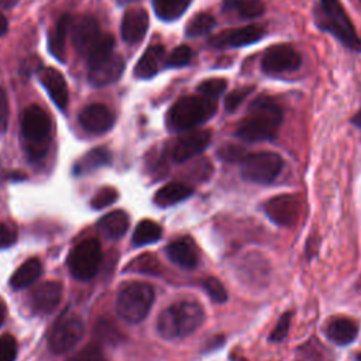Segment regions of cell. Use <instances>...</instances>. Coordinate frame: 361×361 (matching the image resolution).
<instances>
[{
  "instance_id": "1",
  "label": "cell",
  "mask_w": 361,
  "mask_h": 361,
  "mask_svg": "<svg viewBox=\"0 0 361 361\" xmlns=\"http://www.w3.org/2000/svg\"><path fill=\"white\" fill-rule=\"evenodd\" d=\"M282 123L279 106L268 96L257 97L237 127V135L248 142L274 140Z\"/></svg>"
},
{
  "instance_id": "2",
  "label": "cell",
  "mask_w": 361,
  "mask_h": 361,
  "mask_svg": "<svg viewBox=\"0 0 361 361\" xmlns=\"http://www.w3.org/2000/svg\"><path fill=\"white\" fill-rule=\"evenodd\" d=\"M204 320L203 307L193 300H180L164 309L157 320L158 333L164 338H183L197 330Z\"/></svg>"
},
{
  "instance_id": "3",
  "label": "cell",
  "mask_w": 361,
  "mask_h": 361,
  "mask_svg": "<svg viewBox=\"0 0 361 361\" xmlns=\"http://www.w3.org/2000/svg\"><path fill=\"white\" fill-rule=\"evenodd\" d=\"M216 99L199 94L176 100L166 113V126L171 131H189L207 121L216 113Z\"/></svg>"
},
{
  "instance_id": "4",
  "label": "cell",
  "mask_w": 361,
  "mask_h": 361,
  "mask_svg": "<svg viewBox=\"0 0 361 361\" xmlns=\"http://www.w3.org/2000/svg\"><path fill=\"white\" fill-rule=\"evenodd\" d=\"M51 121L48 114L37 104L25 109L21 118V131L27 157L38 161L45 157L49 144Z\"/></svg>"
},
{
  "instance_id": "5",
  "label": "cell",
  "mask_w": 361,
  "mask_h": 361,
  "mask_svg": "<svg viewBox=\"0 0 361 361\" xmlns=\"http://www.w3.org/2000/svg\"><path fill=\"white\" fill-rule=\"evenodd\" d=\"M154 298V288L149 283L130 282L118 292L116 302L117 313L127 323H140L147 317Z\"/></svg>"
},
{
  "instance_id": "6",
  "label": "cell",
  "mask_w": 361,
  "mask_h": 361,
  "mask_svg": "<svg viewBox=\"0 0 361 361\" xmlns=\"http://www.w3.org/2000/svg\"><path fill=\"white\" fill-rule=\"evenodd\" d=\"M320 10L322 16L317 18L319 25L334 34L345 47L360 51L361 41L340 0H320Z\"/></svg>"
},
{
  "instance_id": "7",
  "label": "cell",
  "mask_w": 361,
  "mask_h": 361,
  "mask_svg": "<svg viewBox=\"0 0 361 361\" xmlns=\"http://www.w3.org/2000/svg\"><path fill=\"white\" fill-rule=\"evenodd\" d=\"M85 326L82 317L72 312L65 310L54 323L49 337L48 345L54 354H65L71 351L83 337Z\"/></svg>"
},
{
  "instance_id": "8",
  "label": "cell",
  "mask_w": 361,
  "mask_h": 361,
  "mask_svg": "<svg viewBox=\"0 0 361 361\" xmlns=\"http://www.w3.org/2000/svg\"><path fill=\"white\" fill-rule=\"evenodd\" d=\"M240 164L243 178L259 185H268L274 182L283 166L281 155L269 151L247 154Z\"/></svg>"
},
{
  "instance_id": "9",
  "label": "cell",
  "mask_w": 361,
  "mask_h": 361,
  "mask_svg": "<svg viewBox=\"0 0 361 361\" xmlns=\"http://www.w3.org/2000/svg\"><path fill=\"white\" fill-rule=\"evenodd\" d=\"M102 262L100 243L90 237L78 243L68 258V267L73 278L79 281L92 279L99 271Z\"/></svg>"
},
{
  "instance_id": "10",
  "label": "cell",
  "mask_w": 361,
  "mask_h": 361,
  "mask_svg": "<svg viewBox=\"0 0 361 361\" xmlns=\"http://www.w3.org/2000/svg\"><path fill=\"white\" fill-rule=\"evenodd\" d=\"M300 55L289 44H276L268 48L261 59V68L265 73L278 75L296 71L300 66Z\"/></svg>"
},
{
  "instance_id": "11",
  "label": "cell",
  "mask_w": 361,
  "mask_h": 361,
  "mask_svg": "<svg viewBox=\"0 0 361 361\" xmlns=\"http://www.w3.org/2000/svg\"><path fill=\"white\" fill-rule=\"evenodd\" d=\"M302 209L300 199L295 195H276L264 203V212L268 219L282 227L296 223Z\"/></svg>"
},
{
  "instance_id": "12",
  "label": "cell",
  "mask_w": 361,
  "mask_h": 361,
  "mask_svg": "<svg viewBox=\"0 0 361 361\" xmlns=\"http://www.w3.org/2000/svg\"><path fill=\"white\" fill-rule=\"evenodd\" d=\"M212 133L207 130H189L172 145L171 157L175 162H185L207 148Z\"/></svg>"
},
{
  "instance_id": "13",
  "label": "cell",
  "mask_w": 361,
  "mask_h": 361,
  "mask_svg": "<svg viewBox=\"0 0 361 361\" xmlns=\"http://www.w3.org/2000/svg\"><path fill=\"white\" fill-rule=\"evenodd\" d=\"M124 68V59L118 54L113 52L107 58L89 65V83L94 87L111 85L120 79Z\"/></svg>"
},
{
  "instance_id": "14",
  "label": "cell",
  "mask_w": 361,
  "mask_h": 361,
  "mask_svg": "<svg viewBox=\"0 0 361 361\" xmlns=\"http://www.w3.org/2000/svg\"><path fill=\"white\" fill-rule=\"evenodd\" d=\"M100 35L99 23L92 16H80L72 21V41L79 54L87 56Z\"/></svg>"
},
{
  "instance_id": "15",
  "label": "cell",
  "mask_w": 361,
  "mask_h": 361,
  "mask_svg": "<svg viewBox=\"0 0 361 361\" xmlns=\"http://www.w3.org/2000/svg\"><path fill=\"white\" fill-rule=\"evenodd\" d=\"M79 124L92 134H103L114 124V114L100 103L89 104L79 113Z\"/></svg>"
},
{
  "instance_id": "16",
  "label": "cell",
  "mask_w": 361,
  "mask_h": 361,
  "mask_svg": "<svg viewBox=\"0 0 361 361\" xmlns=\"http://www.w3.org/2000/svg\"><path fill=\"white\" fill-rule=\"evenodd\" d=\"M62 299V285L56 281L39 283L31 293V307L35 313L48 314L54 312Z\"/></svg>"
},
{
  "instance_id": "17",
  "label": "cell",
  "mask_w": 361,
  "mask_h": 361,
  "mask_svg": "<svg viewBox=\"0 0 361 361\" xmlns=\"http://www.w3.org/2000/svg\"><path fill=\"white\" fill-rule=\"evenodd\" d=\"M149 25V18L142 8H130L121 20V37L127 44H137L144 39Z\"/></svg>"
},
{
  "instance_id": "18",
  "label": "cell",
  "mask_w": 361,
  "mask_h": 361,
  "mask_svg": "<svg viewBox=\"0 0 361 361\" xmlns=\"http://www.w3.org/2000/svg\"><path fill=\"white\" fill-rule=\"evenodd\" d=\"M39 82L59 110H66L69 93L63 75L55 68H44L39 72Z\"/></svg>"
},
{
  "instance_id": "19",
  "label": "cell",
  "mask_w": 361,
  "mask_h": 361,
  "mask_svg": "<svg viewBox=\"0 0 361 361\" xmlns=\"http://www.w3.org/2000/svg\"><path fill=\"white\" fill-rule=\"evenodd\" d=\"M265 31L262 27L251 24V25H245V27H240V28H234V30H228L221 32L220 35H217L213 39V44L216 47H244L252 42L259 41L264 37Z\"/></svg>"
},
{
  "instance_id": "20",
  "label": "cell",
  "mask_w": 361,
  "mask_h": 361,
  "mask_svg": "<svg viewBox=\"0 0 361 361\" xmlns=\"http://www.w3.org/2000/svg\"><path fill=\"white\" fill-rule=\"evenodd\" d=\"M166 254L172 262L186 269L195 268L199 261L196 244L190 237H180L172 241L166 247Z\"/></svg>"
},
{
  "instance_id": "21",
  "label": "cell",
  "mask_w": 361,
  "mask_h": 361,
  "mask_svg": "<svg viewBox=\"0 0 361 361\" xmlns=\"http://www.w3.org/2000/svg\"><path fill=\"white\" fill-rule=\"evenodd\" d=\"M327 338L337 345H347L358 336V324L350 317H334L326 326Z\"/></svg>"
},
{
  "instance_id": "22",
  "label": "cell",
  "mask_w": 361,
  "mask_h": 361,
  "mask_svg": "<svg viewBox=\"0 0 361 361\" xmlns=\"http://www.w3.org/2000/svg\"><path fill=\"white\" fill-rule=\"evenodd\" d=\"M165 56V48L161 44L151 45L141 55L134 68V76L138 79H149L159 71Z\"/></svg>"
},
{
  "instance_id": "23",
  "label": "cell",
  "mask_w": 361,
  "mask_h": 361,
  "mask_svg": "<svg viewBox=\"0 0 361 361\" xmlns=\"http://www.w3.org/2000/svg\"><path fill=\"white\" fill-rule=\"evenodd\" d=\"M193 193V189L183 182H169L157 190L154 196L155 204L161 207H168L186 200Z\"/></svg>"
},
{
  "instance_id": "24",
  "label": "cell",
  "mask_w": 361,
  "mask_h": 361,
  "mask_svg": "<svg viewBox=\"0 0 361 361\" xmlns=\"http://www.w3.org/2000/svg\"><path fill=\"white\" fill-rule=\"evenodd\" d=\"M72 25V18L69 14H63L59 17L56 21L55 27L52 28L49 38H48V49L49 52L58 59V61H65V42H66V35L71 30Z\"/></svg>"
},
{
  "instance_id": "25",
  "label": "cell",
  "mask_w": 361,
  "mask_h": 361,
  "mask_svg": "<svg viewBox=\"0 0 361 361\" xmlns=\"http://www.w3.org/2000/svg\"><path fill=\"white\" fill-rule=\"evenodd\" d=\"M128 223L130 219L126 212L113 210L99 220L97 227L107 238L117 240L126 234V231L128 230Z\"/></svg>"
},
{
  "instance_id": "26",
  "label": "cell",
  "mask_w": 361,
  "mask_h": 361,
  "mask_svg": "<svg viewBox=\"0 0 361 361\" xmlns=\"http://www.w3.org/2000/svg\"><path fill=\"white\" fill-rule=\"evenodd\" d=\"M111 162V154L104 147H97L86 152L75 165L73 171L76 175L89 173L94 169H99L102 166H106Z\"/></svg>"
},
{
  "instance_id": "27",
  "label": "cell",
  "mask_w": 361,
  "mask_h": 361,
  "mask_svg": "<svg viewBox=\"0 0 361 361\" xmlns=\"http://www.w3.org/2000/svg\"><path fill=\"white\" fill-rule=\"evenodd\" d=\"M42 274V265L39 259L30 258L11 275L10 285L14 289H24L34 283Z\"/></svg>"
},
{
  "instance_id": "28",
  "label": "cell",
  "mask_w": 361,
  "mask_h": 361,
  "mask_svg": "<svg viewBox=\"0 0 361 361\" xmlns=\"http://www.w3.org/2000/svg\"><path fill=\"white\" fill-rule=\"evenodd\" d=\"M224 11H234L241 18H255L264 14L265 6L262 0H224Z\"/></svg>"
},
{
  "instance_id": "29",
  "label": "cell",
  "mask_w": 361,
  "mask_h": 361,
  "mask_svg": "<svg viewBox=\"0 0 361 361\" xmlns=\"http://www.w3.org/2000/svg\"><path fill=\"white\" fill-rule=\"evenodd\" d=\"M189 0H152L154 11L158 18L172 21L179 18L186 10Z\"/></svg>"
},
{
  "instance_id": "30",
  "label": "cell",
  "mask_w": 361,
  "mask_h": 361,
  "mask_svg": "<svg viewBox=\"0 0 361 361\" xmlns=\"http://www.w3.org/2000/svg\"><path fill=\"white\" fill-rule=\"evenodd\" d=\"M162 235V228L158 223L152 220H142L137 224L134 234H133V243L134 245H147L157 243Z\"/></svg>"
},
{
  "instance_id": "31",
  "label": "cell",
  "mask_w": 361,
  "mask_h": 361,
  "mask_svg": "<svg viewBox=\"0 0 361 361\" xmlns=\"http://www.w3.org/2000/svg\"><path fill=\"white\" fill-rule=\"evenodd\" d=\"M126 271H131L135 274H149V275H158L161 274V262L158 258L151 254L145 252L138 257H135L131 262H128Z\"/></svg>"
},
{
  "instance_id": "32",
  "label": "cell",
  "mask_w": 361,
  "mask_h": 361,
  "mask_svg": "<svg viewBox=\"0 0 361 361\" xmlns=\"http://www.w3.org/2000/svg\"><path fill=\"white\" fill-rule=\"evenodd\" d=\"M114 37L111 34H102L97 42L93 45L90 52L87 54V63H96L109 55H111L114 51Z\"/></svg>"
},
{
  "instance_id": "33",
  "label": "cell",
  "mask_w": 361,
  "mask_h": 361,
  "mask_svg": "<svg viewBox=\"0 0 361 361\" xmlns=\"http://www.w3.org/2000/svg\"><path fill=\"white\" fill-rule=\"evenodd\" d=\"M216 25V20L209 13H200L195 16L186 25L185 34L189 37H197L209 32Z\"/></svg>"
},
{
  "instance_id": "34",
  "label": "cell",
  "mask_w": 361,
  "mask_h": 361,
  "mask_svg": "<svg viewBox=\"0 0 361 361\" xmlns=\"http://www.w3.org/2000/svg\"><path fill=\"white\" fill-rule=\"evenodd\" d=\"M226 87H227V82L224 79L212 78V79H206L197 85V93L212 97V99H217L220 94H223Z\"/></svg>"
},
{
  "instance_id": "35",
  "label": "cell",
  "mask_w": 361,
  "mask_h": 361,
  "mask_svg": "<svg viewBox=\"0 0 361 361\" xmlns=\"http://www.w3.org/2000/svg\"><path fill=\"white\" fill-rule=\"evenodd\" d=\"M202 285L213 302L223 303L227 300V292H226L223 283L217 278L207 276L206 279H203Z\"/></svg>"
},
{
  "instance_id": "36",
  "label": "cell",
  "mask_w": 361,
  "mask_h": 361,
  "mask_svg": "<svg viewBox=\"0 0 361 361\" xmlns=\"http://www.w3.org/2000/svg\"><path fill=\"white\" fill-rule=\"evenodd\" d=\"M118 197V193L114 188L111 186H103L102 189H99L94 196L92 197V207L93 209H103V207H107L110 204H113Z\"/></svg>"
},
{
  "instance_id": "37",
  "label": "cell",
  "mask_w": 361,
  "mask_h": 361,
  "mask_svg": "<svg viewBox=\"0 0 361 361\" xmlns=\"http://www.w3.org/2000/svg\"><path fill=\"white\" fill-rule=\"evenodd\" d=\"M68 361H107L100 345L96 343H90L72 355Z\"/></svg>"
},
{
  "instance_id": "38",
  "label": "cell",
  "mask_w": 361,
  "mask_h": 361,
  "mask_svg": "<svg viewBox=\"0 0 361 361\" xmlns=\"http://www.w3.org/2000/svg\"><path fill=\"white\" fill-rule=\"evenodd\" d=\"M193 52L188 45H179L178 48H175L171 55L168 56L165 65L171 66V68H179V66H185L192 61Z\"/></svg>"
},
{
  "instance_id": "39",
  "label": "cell",
  "mask_w": 361,
  "mask_h": 361,
  "mask_svg": "<svg viewBox=\"0 0 361 361\" xmlns=\"http://www.w3.org/2000/svg\"><path fill=\"white\" fill-rule=\"evenodd\" d=\"M290 317H292V312H285L278 323L275 324V327L272 329L271 334H269V341L272 343H279L282 340L286 338L288 336V331H289V327H290Z\"/></svg>"
},
{
  "instance_id": "40",
  "label": "cell",
  "mask_w": 361,
  "mask_h": 361,
  "mask_svg": "<svg viewBox=\"0 0 361 361\" xmlns=\"http://www.w3.org/2000/svg\"><path fill=\"white\" fill-rule=\"evenodd\" d=\"M17 355V343L11 334L0 336V361H14Z\"/></svg>"
},
{
  "instance_id": "41",
  "label": "cell",
  "mask_w": 361,
  "mask_h": 361,
  "mask_svg": "<svg viewBox=\"0 0 361 361\" xmlns=\"http://www.w3.org/2000/svg\"><path fill=\"white\" fill-rule=\"evenodd\" d=\"M252 92V87L251 86H243V87H238V89H234L231 93L227 94L226 97V102H224V107L227 111H234L243 102L244 99Z\"/></svg>"
},
{
  "instance_id": "42",
  "label": "cell",
  "mask_w": 361,
  "mask_h": 361,
  "mask_svg": "<svg viewBox=\"0 0 361 361\" xmlns=\"http://www.w3.org/2000/svg\"><path fill=\"white\" fill-rule=\"evenodd\" d=\"M247 152L238 145H224L219 149V157L227 162H241Z\"/></svg>"
},
{
  "instance_id": "43",
  "label": "cell",
  "mask_w": 361,
  "mask_h": 361,
  "mask_svg": "<svg viewBox=\"0 0 361 361\" xmlns=\"http://www.w3.org/2000/svg\"><path fill=\"white\" fill-rule=\"evenodd\" d=\"M97 333V336L102 338V340H106V341H116L117 337H118V333L110 323L109 320H100L99 324H97V329L94 330Z\"/></svg>"
},
{
  "instance_id": "44",
  "label": "cell",
  "mask_w": 361,
  "mask_h": 361,
  "mask_svg": "<svg viewBox=\"0 0 361 361\" xmlns=\"http://www.w3.org/2000/svg\"><path fill=\"white\" fill-rule=\"evenodd\" d=\"M16 238H17L16 230L10 224L0 221V248L13 245Z\"/></svg>"
},
{
  "instance_id": "45",
  "label": "cell",
  "mask_w": 361,
  "mask_h": 361,
  "mask_svg": "<svg viewBox=\"0 0 361 361\" xmlns=\"http://www.w3.org/2000/svg\"><path fill=\"white\" fill-rule=\"evenodd\" d=\"M8 117H10L8 99H7L6 92L0 87V133H4L7 130Z\"/></svg>"
},
{
  "instance_id": "46",
  "label": "cell",
  "mask_w": 361,
  "mask_h": 361,
  "mask_svg": "<svg viewBox=\"0 0 361 361\" xmlns=\"http://www.w3.org/2000/svg\"><path fill=\"white\" fill-rule=\"evenodd\" d=\"M8 30V23H7V18L0 13V37L4 35Z\"/></svg>"
},
{
  "instance_id": "47",
  "label": "cell",
  "mask_w": 361,
  "mask_h": 361,
  "mask_svg": "<svg viewBox=\"0 0 361 361\" xmlns=\"http://www.w3.org/2000/svg\"><path fill=\"white\" fill-rule=\"evenodd\" d=\"M4 319H6V305H4L3 300L0 299V326L3 324Z\"/></svg>"
},
{
  "instance_id": "48",
  "label": "cell",
  "mask_w": 361,
  "mask_h": 361,
  "mask_svg": "<svg viewBox=\"0 0 361 361\" xmlns=\"http://www.w3.org/2000/svg\"><path fill=\"white\" fill-rule=\"evenodd\" d=\"M351 121H353V124H354V126H357V127H360V128H361V109H360V111L353 117V120H351Z\"/></svg>"
},
{
  "instance_id": "49",
  "label": "cell",
  "mask_w": 361,
  "mask_h": 361,
  "mask_svg": "<svg viewBox=\"0 0 361 361\" xmlns=\"http://www.w3.org/2000/svg\"><path fill=\"white\" fill-rule=\"evenodd\" d=\"M118 4H128V3H134V1H138V0H116Z\"/></svg>"
},
{
  "instance_id": "50",
  "label": "cell",
  "mask_w": 361,
  "mask_h": 361,
  "mask_svg": "<svg viewBox=\"0 0 361 361\" xmlns=\"http://www.w3.org/2000/svg\"><path fill=\"white\" fill-rule=\"evenodd\" d=\"M355 360H357V361H361V354H358V355H357V358H355Z\"/></svg>"
}]
</instances>
